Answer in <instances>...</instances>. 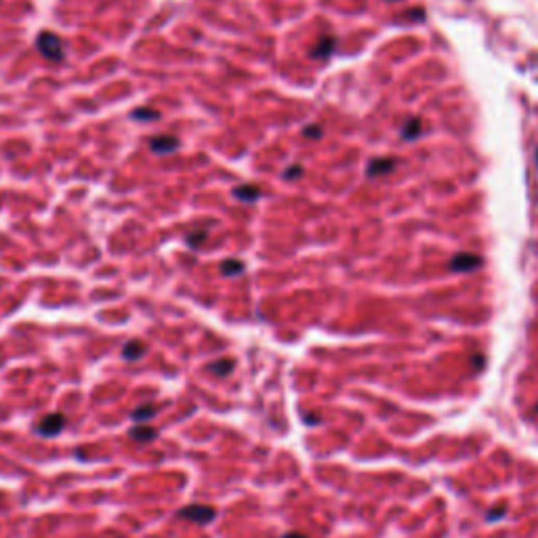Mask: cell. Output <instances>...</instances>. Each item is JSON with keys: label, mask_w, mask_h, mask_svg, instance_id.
I'll list each match as a JSON object with an SVG mask.
<instances>
[{"label": "cell", "mask_w": 538, "mask_h": 538, "mask_svg": "<svg viewBox=\"0 0 538 538\" xmlns=\"http://www.w3.org/2000/svg\"><path fill=\"white\" fill-rule=\"evenodd\" d=\"M282 538H307L305 534H301V532H288V534H284Z\"/></svg>", "instance_id": "ffe728a7"}, {"label": "cell", "mask_w": 538, "mask_h": 538, "mask_svg": "<svg viewBox=\"0 0 538 538\" xmlns=\"http://www.w3.org/2000/svg\"><path fill=\"white\" fill-rule=\"evenodd\" d=\"M236 366V362L234 360H227V357H223V360H217L213 364H208V370H211L213 374L217 376H227Z\"/></svg>", "instance_id": "ba28073f"}, {"label": "cell", "mask_w": 538, "mask_h": 538, "mask_svg": "<svg viewBox=\"0 0 538 538\" xmlns=\"http://www.w3.org/2000/svg\"><path fill=\"white\" fill-rule=\"evenodd\" d=\"M335 44H337V40H335L332 36H322V38L318 40L316 48L311 50V57H314V59H326V57L335 50Z\"/></svg>", "instance_id": "8992f818"}, {"label": "cell", "mask_w": 538, "mask_h": 538, "mask_svg": "<svg viewBox=\"0 0 538 538\" xmlns=\"http://www.w3.org/2000/svg\"><path fill=\"white\" fill-rule=\"evenodd\" d=\"M393 166H395L393 158H376V160H372V162L368 164V175H370V177H376V175H380V172L391 170Z\"/></svg>", "instance_id": "9c48e42d"}, {"label": "cell", "mask_w": 538, "mask_h": 538, "mask_svg": "<svg viewBox=\"0 0 538 538\" xmlns=\"http://www.w3.org/2000/svg\"><path fill=\"white\" fill-rule=\"evenodd\" d=\"M301 172H303L301 166H290V168L284 172V177H286V179H297V175H301Z\"/></svg>", "instance_id": "e0dca14e"}, {"label": "cell", "mask_w": 538, "mask_h": 538, "mask_svg": "<svg viewBox=\"0 0 538 538\" xmlns=\"http://www.w3.org/2000/svg\"><path fill=\"white\" fill-rule=\"evenodd\" d=\"M204 238H206V232L189 234V236H187V244H189V246H196V248H198V246L202 244V242H204Z\"/></svg>", "instance_id": "2e32d148"}, {"label": "cell", "mask_w": 538, "mask_h": 538, "mask_svg": "<svg viewBox=\"0 0 538 538\" xmlns=\"http://www.w3.org/2000/svg\"><path fill=\"white\" fill-rule=\"evenodd\" d=\"M316 126H318V124H309V126H307L303 133H305L307 137H320V135H322V131H320V129H316Z\"/></svg>", "instance_id": "ac0fdd59"}, {"label": "cell", "mask_w": 538, "mask_h": 538, "mask_svg": "<svg viewBox=\"0 0 538 538\" xmlns=\"http://www.w3.org/2000/svg\"><path fill=\"white\" fill-rule=\"evenodd\" d=\"M156 412H158V408H156V406H151V404H143V406H139V408L133 412V421L147 425V421L153 419Z\"/></svg>", "instance_id": "30bf717a"}, {"label": "cell", "mask_w": 538, "mask_h": 538, "mask_svg": "<svg viewBox=\"0 0 538 538\" xmlns=\"http://www.w3.org/2000/svg\"><path fill=\"white\" fill-rule=\"evenodd\" d=\"M536 164H538V149H536Z\"/></svg>", "instance_id": "44dd1931"}, {"label": "cell", "mask_w": 538, "mask_h": 538, "mask_svg": "<svg viewBox=\"0 0 538 538\" xmlns=\"http://www.w3.org/2000/svg\"><path fill=\"white\" fill-rule=\"evenodd\" d=\"M36 46L40 50V55L46 57L48 61H53V63H59L65 57L63 42H61V38L57 36V34H53V32H42V34H38Z\"/></svg>", "instance_id": "6da1fadb"}, {"label": "cell", "mask_w": 538, "mask_h": 538, "mask_svg": "<svg viewBox=\"0 0 538 538\" xmlns=\"http://www.w3.org/2000/svg\"><path fill=\"white\" fill-rule=\"evenodd\" d=\"M481 265V259L477 254H469V252H460L452 259V269L456 271H471L477 269Z\"/></svg>", "instance_id": "5b68a950"}, {"label": "cell", "mask_w": 538, "mask_h": 538, "mask_svg": "<svg viewBox=\"0 0 538 538\" xmlns=\"http://www.w3.org/2000/svg\"><path fill=\"white\" fill-rule=\"evenodd\" d=\"M143 351H145L143 343H139V341H131V343H126V345H124V349H122V357H124V360H129V362H135V360H139V357L143 355Z\"/></svg>", "instance_id": "7c38bea8"}, {"label": "cell", "mask_w": 538, "mask_h": 538, "mask_svg": "<svg viewBox=\"0 0 538 538\" xmlns=\"http://www.w3.org/2000/svg\"><path fill=\"white\" fill-rule=\"evenodd\" d=\"M131 438L137 442H151L156 438V429L149 425H137L131 429Z\"/></svg>", "instance_id": "8fae6325"}, {"label": "cell", "mask_w": 538, "mask_h": 538, "mask_svg": "<svg viewBox=\"0 0 538 538\" xmlns=\"http://www.w3.org/2000/svg\"><path fill=\"white\" fill-rule=\"evenodd\" d=\"M242 271H244V265L240 261H236V259H229V261H225L221 265V273H225V275H238Z\"/></svg>", "instance_id": "4fadbf2b"}, {"label": "cell", "mask_w": 538, "mask_h": 538, "mask_svg": "<svg viewBox=\"0 0 538 538\" xmlns=\"http://www.w3.org/2000/svg\"><path fill=\"white\" fill-rule=\"evenodd\" d=\"M500 515H505V509H496V511H492V513H488V522H496V519L500 517Z\"/></svg>", "instance_id": "d6986e66"}, {"label": "cell", "mask_w": 538, "mask_h": 538, "mask_svg": "<svg viewBox=\"0 0 538 538\" xmlns=\"http://www.w3.org/2000/svg\"><path fill=\"white\" fill-rule=\"evenodd\" d=\"M406 126H408V129L404 131V137H406V139H412V137H416V135L421 133V122H419V120H410V122H408Z\"/></svg>", "instance_id": "9a60e30c"}, {"label": "cell", "mask_w": 538, "mask_h": 538, "mask_svg": "<svg viewBox=\"0 0 538 538\" xmlns=\"http://www.w3.org/2000/svg\"><path fill=\"white\" fill-rule=\"evenodd\" d=\"M133 118L137 120H156V118H160L158 112H147V108H139L133 112Z\"/></svg>", "instance_id": "5bb4252c"}, {"label": "cell", "mask_w": 538, "mask_h": 538, "mask_svg": "<svg viewBox=\"0 0 538 538\" xmlns=\"http://www.w3.org/2000/svg\"><path fill=\"white\" fill-rule=\"evenodd\" d=\"M179 147V141L170 135H160V137H151L149 139V149L153 153H170Z\"/></svg>", "instance_id": "277c9868"}, {"label": "cell", "mask_w": 538, "mask_h": 538, "mask_svg": "<svg viewBox=\"0 0 538 538\" xmlns=\"http://www.w3.org/2000/svg\"><path fill=\"white\" fill-rule=\"evenodd\" d=\"M63 427H65V416L61 412H50L40 419V423L36 425V433L42 438H53Z\"/></svg>", "instance_id": "7a4b0ae2"}, {"label": "cell", "mask_w": 538, "mask_h": 538, "mask_svg": "<svg viewBox=\"0 0 538 538\" xmlns=\"http://www.w3.org/2000/svg\"><path fill=\"white\" fill-rule=\"evenodd\" d=\"M177 515L189 519V522H196V524H208L217 517V511L213 507H206V505H189L185 509H179Z\"/></svg>", "instance_id": "3957f363"}, {"label": "cell", "mask_w": 538, "mask_h": 538, "mask_svg": "<svg viewBox=\"0 0 538 538\" xmlns=\"http://www.w3.org/2000/svg\"><path fill=\"white\" fill-rule=\"evenodd\" d=\"M536 412H538V404H536Z\"/></svg>", "instance_id": "7402d4cb"}, {"label": "cell", "mask_w": 538, "mask_h": 538, "mask_svg": "<svg viewBox=\"0 0 538 538\" xmlns=\"http://www.w3.org/2000/svg\"><path fill=\"white\" fill-rule=\"evenodd\" d=\"M234 196L242 202H254L259 196H261V192H259V187H254V185H240L234 189Z\"/></svg>", "instance_id": "52a82bcc"}]
</instances>
